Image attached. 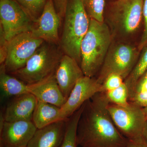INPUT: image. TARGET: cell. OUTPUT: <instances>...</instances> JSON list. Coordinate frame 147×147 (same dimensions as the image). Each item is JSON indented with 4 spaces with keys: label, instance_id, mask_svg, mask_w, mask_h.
Segmentation results:
<instances>
[{
    "label": "cell",
    "instance_id": "cell-1",
    "mask_svg": "<svg viewBox=\"0 0 147 147\" xmlns=\"http://www.w3.org/2000/svg\"><path fill=\"white\" fill-rule=\"evenodd\" d=\"M105 92L87 100L77 127L76 139L81 147H127L129 141L117 129L108 111Z\"/></svg>",
    "mask_w": 147,
    "mask_h": 147
},
{
    "label": "cell",
    "instance_id": "cell-2",
    "mask_svg": "<svg viewBox=\"0 0 147 147\" xmlns=\"http://www.w3.org/2000/svg\"><path fill=\"white\" fill-rule=\"evenodd\" d=\"M113 38L105 22L90 19L81 45V63L84 76L95 77L103 63Z\"/></svg>",
    "mask_w": 147,
    "mask_h": 147
},
{
    "label": "cell",
    "instance_id": "cell-3",
    "mask_svg": "<svg viewBox=\"0 0 147 147\" xmlns=\"http://www.w3.org/2000/svg\"><path fill=\"white\" fill-rule=\"evenodd\" d=\"M143 4L144 0H113L110 3L104 22L113 39L124 41L137 33L143 18Z\"/></svg>",
    "mask_w": 147,
    "mask_h": 147
},
{
    "label": "cell",
    "instance_id": "cell-4",
    "mask_svg": "<svg viewBox=\"0 0 147 147\" xmlns=\"http://www.w3.org/2000/svg\"><path fill=\"white\" fill-rule=\"evenodd\" d=\"M64 19L59 45L64 54L73 58L80 65L81 43L90 22L81 0H68Z\"/></svg>",
    "mask_w": 147,
    "mask_h": 147
},
{
    "label": "cell",
    "instance_id": "cell-5",
    "mask_svg": "<svg viewBox=\"0 0 147 147\" xmlns=\"http://www.w3.org/2000/svg\"><path fill=\"white\" fill-rule=\"evenodd\" d=\"M62 52L59 45L44 42L23 68L10 74L27 85L44 81L55 75Z\"/></svg>",
    "mask_w": 147,
    "mask_h": 147
},
{
    "label": "cell",
    "instance_id": "cell-6",
    "mask_svg": "<svg viewBox=\"0 0 147 147\" xmlns=\"http://www.w3.org/2000/svg\"><path fill=\"white\" fill-rule=\"evenodd\" d=\"M138 47L125 41L112 42L99 72L96 76L102 85L111 74L120 75L124 81L133 69L139 59Z\"/></svg>",
    "mask_w": 147,
    "mask_h": 147
},
{
    "label": "cell",
    "instance_id": "cell-7",
    "mask_svg": "<svg viewBox=\"0 0 147 147\" xmlns=\"http://www.w3.org/2000/svg\"><path fill=\"white\" fill-rule=\"evenodd\" d=\"M108 109L116 127L128 141L142 138L147 120L143 108L129 102L125 105L110 102Z\"/></svg>",
    "mask_w": 147,
    "mask_h": 147
},
{
    "label": "cell",
    "instance_id": "cell-8",
    "mask_svg": "<svg viewBox=\"0 0 147 147\" xmlns=\"http://www.w3.org/2000/svg\"><path fill=\"white\" fill-rule=\"evenodd\" d=\"M44 42L31 31L18 34L7 42L6 58L3 64L7 73L11 74L23 68Z\"/></svg>",
    "mask_w": 147,
    "mask_h": 147
},
{
    "label": "cell",
    "instance_id": "cell-9",
    "mask_svg": "<svg viewBox=\"0 0 147 147\" xmlns=\"http://www.w3.org/2000/svg\"><path fill=\"white\" fill-rule=\"evenodd\" d=\"M0 19L1 35L7 42L18 34L31 31L34 24L13 0L0 1Z\"/></svg>",
    "mask_w": 147,
    "mask_h": 147
},
{
    "label": "cell",
    "instance_id": "cell-10",
    "mask_svg": "<svg viewBox=\"0 0 147 147\" xmlns=\"http://www.w3.org/2000/svg\"><path fill=\"white\" fill-rule=\"evenodd\" d=\"M102 91V85L98 82L96 77L83 76L78 80L61 108L62 119H67L96 93Z\"/></svg>",
    "mask_w": 147,
    "mask_h": 147
},
{
    "label": "cell",
    "instance_id": "cell-11",
    "mask_svg": "<svg viewBox=\"0 0 147 147\" xmlns=\"http://www.w3.org/2000/svg\"><path fill=\"white\" fill-rule=\"evenodd\" d=\"M61 21L53 0H47L41 16L34 24L31 32L34 36L44 42L59 45V30Z\"/></svg>",
    "mask_w": 147,
    "mask_h": 147
},
{
    "label": "cell",
    "instance_id": "cell-12",
    "mask_svg": "<svg viewBox=\"0 0 147 147\" xmlns=\"http://www.w3.org/2000/svg\"><path fill=\"white\" fill-rule=\"evenodd\" d=\"M37 129L32 121H5L0 131V147H27Z\"/></svg>",
    "mask_w": 147,
    "mask_h": 147
},
{
    "label": "cell",
    "instance_id": "cell-13",
    "mask_svg": "<svg viewBox=\"0 0 147 147\" xmlns=\"http://www.w3.org/2000/svg\"><path fill=\"white\" fill-rule=\"evenodd\" d=\"M80 65L73 58L64 54L55 73V77L66 99L79 79L84 76Z\"/></svg>",
    "mask_w": 147,
    "mask_h": 147
},
{
    "label": "cell",
    "instance_id": "cell-14",
    "mask_svg": "<svg viewBox=\"0 0 147 147\" xmlns=\"http://www.w3.org/2000/svg\"><path fill=\"white\" fill-rule=\"evenodd\" d=\"M37 102L35 96L30 93L14 97L3 112L5 121H32Z\"/></svg>",
    "mask_w": 147,
    "mask_h": 147
},
{
    "label": "cell",
    "instance_id": "cell-15",
    "mask_svg": "<svg viewBox=\"0 0 147 147\" xmlns=\"http://www.w3.org/2000/svg\"><path fill=\"white\" fill-rule=\"evenodd\" d=\"M67 119L37 129L27 147H59L64 137Z\"/></svg>",
    "mask_w": 147,
    "mask_h": 147
},
{
    "label": "cell",
    "instance_id": "cell-16",
    "mask_svg": "<svg viewBox=\"0 0 147 147\" xmlns=\"http://www.w3.org/2000/svg\"><path fill=\"white\" fill-rule=\"evenodd\" d=\"M29 86V93L34 95L38 101L53 104L60 108L66 101L58 86L55 74L44 81Z\"/></svg>",
    "mask_w": 147,
    "mask_h": 147
},
{
    "label": "cell",
    "instance_id": "cell-17",
    "mask_svg": "<svg viewBox=\"0 0 147 147\" xmlns=\"http://www.w3.org/2000/svg\"><path fill=\"white\" fill-rule=\"evenodd\" d=\"M29 85L7 73L3 64L0 68V87L2 99L29 93Z\"/></svg>",
    "mask_w": 147,
    "mask_h": 147
},
{
    "label": "cell",
    "instance_id": "cell-18",
    "mask_svg": "<svg viewBox=\"0 0 147 147\" xmlns=\"http://www.w3.org/2000/svg\"><path fill=\"white\" fill-rule=\"evenodd\" d=\"M62 119L61 108L47 102L38 101L32 121L37 129L42 128Z\"/></svg>",
    "mask_w": 147,
    "mask_h": 147
},
{
    "label": "cell",
    "instance_id": "cell-19",
    "mask_svg": "<svg viewBox=\"0 0 147 147\" xmlns=\"http://www.w3.org/2000/svg\"><path fill=\"white\" fill-rule=\"evenodd\" d=\"M84 105L67 119L64 137L59 147H77V127Z\"/></svg>",
    "mask_w": 147,
    "mask_h": 147
},
{
    "label": "cell",
    "instance_id": "cell-20",
    "mask_svg": "<svg viewBox=\"0 0 147 147\" xmlns=\"http://www.w3.org/2000/svg\"><path fill=\"white\" fill-rule=\"evenodd\" d=\"M138 59L132 71L124 81L128 90L129 96L134 89L138 80L147 70V46Z\"/></svg>",
    "mask_w": 147,
    "mask_h": 147
},
{
    "label": "cell",
    "instance_id": "cell-21",
    "mask_svg": "<svg viewBox=\"0 0 147 147\" xmlns=\"http://www.w3.org/2000/svg\"><path fill=\"white\" fill-rule=\"evenodd\" d=\"M21 7L33 23L41 16L47 0H13Z\"/></svg>",
    "mask_w": 147,
    "mask_h": 147
},
{
    "label": "cell",
    "instance_id": "cell-22",
    "mask_svg": "<svg viewBox=\"0 0 147 147\" xmlns=\"http://www.w3.org/2000/svg\"><path fill=\"white\" fill-rule=\"evenodd\" d=\"M90 19L100 22L104 21L105 0H81Z\"/></svg>",
    "mask_w": 147,
    "mask_h": 147
},
{
    "label": "cell",
    "instance_id": "cell-23",
    "mask_svg": "<svg viewBox=\"0 0 147 147\" xmlns=\"http://www.w3.org/2000/svg\"><path fill=\"white\" fill-rule=\"evenodd\" d=\"M105 92L111 103L119 105L128 104V90L124 82L117 88Z\"/></svg>",
    "mask_w": 147,
    "mask_h": 147
},
{
    "label": "cell",
    "instance_id": "cell-24",
    "mask_svg": "<svg viewBox=\"0 0 147 147\" xmlns=\"http://www.w3.org/2000/svg\"><path fill=\"white\" fill-rule=\"evenodd\" d=\"M123 83L124 80L120 75L116 74H111L102 84V91L106 92L115 89L120 86Z\"/></svg>",
    "mask_w": 147,
    "mask_h": 147
},
{
    "label": "cell",
    "instance_id": "cell-25",
    "mask_svg": "<svg viewBox=\"0 0 147 147\" xmlns=\"http://www.w3.org/2000/svg\"><path fill=\"white\" fill-rule=\"evenodd\" d=\"M143 16L144 25L143 34L137 47L139 51H141L147 46V0H144Z\"/></svg>",
    "mask_w": 147,
    "mask_h": 147
},
{
    "label": "cell",
    "instance_id": "cell-26",
    "mask_svg": "<svg viewBox=\"0 0 147 147\" xmlns=\"http://www.w3.org/2000/svg\"><path fill=\"white\" fill-rule=\"evenodd\" d=\"M128 101L142 108L147 106V90L135 94L129 98Z\"/></svg>",
    "mask_w": 147,
    "mask_h": 147
},
{
    "label": "cell",
    "instance_id": "cell-27",
    "mask_svg": "<svg viewBox=\"0 0 147 147\" xmlns=\"http://www.w3.org/2000/svg\"><path fill=\"white\" fill-rule=\"evenodd\" d=\"M146 90H147V70L144 74V75L138 80L133 91L129 96L128 98L135 94Z\"/></svg>",
    "mask_w": 147,
    "mask_h": 147
},
{
    "label": "cell",
    "instance_id": "cell-28",
    "mask_svg": "<svg viewBox=\"0 0 147 147\" xmlns=\"http://www.w3.org/2000/svg\"><path fill=\"white\" fill-rule=\"evenodd\" d=\"M55 8L61 20L64 17L68 0H53Z\"/></svg>",
    "mask_w": 147,
    "mask_h": 147
},
{
    "label": "cell",
    "instance_id": "cell-29",
    "mask_svg": "<svg viewBox=\"0 0 147 147\" xmlns=\"http://www.w3.org/2000/svg\"><path fill=\"white\" fill-rule=\"evenodd\" d=\"M128 147H147L142 137L134 141H129Z\"/></svg>",
    "mask_w": 147,
    "mask_h": 147
},
{
    "label": "cell",
    "instance_id": "cell-30",
    "mask_svg": "<svg viewBox=\"0 0 147 147\" xmlns=\"http://www.w3.org/2000/svg\"><path fill=\"white\" fill-rule=\"evenodd\" d=\"M142 137L144 140V142L146 143L147 146V120L146 124L143 129L142 132Z\"/></svg>",
    "mask_w": 147,
    "mask_h": 147
},
{
    "label": "cell",
    "instance_id": "cell-31",
    "mask_svg": "<svg viewBox=\"0 0 147 147\" xmlns=\"http://www.w3.org/2000/svg\"><path fill=\"white\" fill-rule=\"evenodd\" d=\"M143 110H144V112L145 115H146L147 119V106L145 107V108H143Z\"/></svg>",
    "mask_w": 147,
    "mask_h": 147
},
{
    "label": "cell",
    "instance_id": "cell-32",
    "mask_svg": "<svg viewBox=\"0 0 147 147\" xmlns=\"http://www.w3.org/2000/svg\"><path fill=\"white\" fill-rule=\"evenodd\" d=\"M127 147H128V146H127Z\"/></svg>",
    "mask_w": 147,
    "mask_h": 147
},
{
    "label": "cell",
    "instance_id": "cell-33",
    "mask_svg": "<svg viewBox=\"0 0 147 147\" xmlns=\"http://www.w3.org/2000/svg\"><path fill=\"white\" fill-rule=\"evenodd\" d=\"M112 1H113V0H112Z\"/></svg>",
    "mask_w": 147,
    "mask_h": 147
}]
</instances>
